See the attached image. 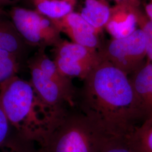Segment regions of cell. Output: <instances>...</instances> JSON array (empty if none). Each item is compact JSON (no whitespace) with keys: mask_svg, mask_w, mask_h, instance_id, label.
I'll list each match as a JSON object with an SVG mask.
<instances>
[{"mask_svg":"<svg viewBox=\"0 0 152 152\" xmlns=\"http://www.w3.org/2000/svg\"><path fill=\"white\" fill-rule=\"evenodd\" d=\"M75 103L110 138L127 137L141 123L129 76L101 57L77 90Z\"/></svg>","mask_w":152,"mask_h":152,"instance_id":"obj_1","label":"cell"},{"mask_svg":"<svg viewBox=\"0 0 152 152\" xmlns=\"http://www.w3.org/2000/svg\"><path fill=\"white\" fill-rule=\"evenodd\" d=\"M0 107L16 135L40 147L54 120L31 82L16 75L1 83Z\"/></svg>","mask_w":152,"mask_h":152,"instance_id":"obj_2","label":"cell"},{"mask_svg":"<svg viewBox=\"0 0 152 152\" xmlns=\"http://www.w3.org/2000/svg\"><path fill=\"white\" fill-rule=\"evenodd\" d=\"M110 139L74 105L55 119L39 147L44 152H100Z\"/></svg>","mask_w":152,"mask_h":152,"instance_id":"obj_3","label":"cell"},{"mask_svg":"<svg viewBox=\"0 0 152 152\" xmlns=\"http://www.w3.org/2000/svg\"><path fill=\"white\" fill-rule=\"evenodd\" d=\"M9 15L17 31L28 46L38 49L54 48L63 39L53 22L35 10L14 7Z\"/></svg>","mask_w":152,"mask_h":152,"instance_id":"obj_4","label":"cell"},{"mask_svg":"<svg viewBox=\"0 0 152 152\" xmlns=\"http://www.w3.org/2000/svg\"><path fill=\"white\" fill-rule=\"evenodd\" d=\"M98 53L102 59L129 76L147 60L145 33L139 28L126 38H112L102 44Z\"/></svg>","mask_w":152,"mask_h":152,"instance_id":"obj_5","label":"cell"},{"mask_svg":"<svg viewBox=\"0 0 152 152\" xmlns=\"http://www.w3.org/2000/svg\"><path fill=\"white\" fill-rule=\"evenodd\" d=\"M27 64L31 76L29 82L54 120L68 107L75 105L76 95L67 91L46 76L32 60L29 59Z\"/></svg>","mask_w":152,"mask_h":152,"instance_id":"obj_6","label":"cell"},{"mask_svg":"<svg viewBox=\"0 0 152 152\" xmlns=\"http://www.w3.org/2000/svg\"><path fill=\"white\" fill-rule=\"evenodd\" d=\"M52 21L60 33L66 34L72 42L98 51L100 48L102 43L99 37V33L80 13L73 11L61 19Z\"/></svg>","mask_w":152,"mask_h":152,"instance_id":"obj_7","label":"cell"},{"mask_svg":"<svg viewBox=\"0 0 152 152\" xmlns=\"http://www.w3.org/2000/svg\"><path fill=\"white\" fill-rule=\"evenodd\" d=\"M141 122L152 116V63H145L129 77Z\"/></svg>","mask_w":152,"mask_h":152,"instance_id":"obj_8","label":"cell"},{"mask_svg":"<svg viewBox=\"0 0 152 152\" xmlns=\"http://www.w3.org/2000/svg\"><path fill=\"white\" fill-rule=\"evenodd\" d=\"M139 1L125 0L111 8L110 16L105 28L114 39L124 38L130 36L137 25L134 6Z\"/></svg>","mask_w":152,"mask_h":152,"instance_id":"obj_9","label":"cell"},{"mask_svg":"<svg viewBox=\"0 0 152 152\" xmlns=\"http://www.w3.org/2000/svg\"><path fill=\"white\" fill-rule=\"evenodd\" d=\"M54 56H57L73 63H86L96 65L100 57L98 50L86 47L72 41L62 39L54 47Z\"/></svg>","mask_w":152,"mask_h":152,"instance_id":"obj_10","label":"cell"},{"mask_svg":"<svg viewBox=\"0 0 152 152\" xmlns=\"http://www.w3.org/2000/svg\"><path fill=\"white\" fill-rule=\"evenodd\" d=\"M27 46L12 21L0 16V49L16 55L20 60L26 54Z\"/></svg>","mask_w":152,"mask_h":152,"instance_id":"obj_11","label":"cell"},{"mask_svg":"<svg viewBox=\"0 0 152 152\" xmlns=\"http://www.w3.org/2000/svg\"><path fill=\"white\" fill-rule=\"evenodd\" d=\"M110 12L111 8L106 0H85L80 14L100 33L108 21Z\"/></svg>","mask_w":152,"mask_h":152,"instance_id":"obj_12","label":"cell"},{"mask_svg":"<svg viewBox=\"0 0 152 152\" xmlns=\"http://www.w3.org/2000/svg\"><path fill=\"white\" fill-rule=\"evenodd\" d=\"M45 49H38L37 53L30 59L46 76H49L67 91L76 95L75 87L72 80L63 76L58 70L54 61L51 59L45 51Z\"/></svg>","mask_w":152,"mask_h":152,"instance_id":"obj_13","label":"cell"},{"mask_svg":"<svg viewBox=\"0 0 152 152\" xmlns=\"http://www.w3.org/2000/svg\"><path fill=\"white\" fill-rule=\"evenodd\" d=\"M77 0H33L35 10L52 20H59L74 11Z\"/></svg>","mask_w":152,"mask_h":152,"instance_id":"obj_14","label":"cell"},{"mask_svg":"<svg viewBox=\"0 0 152 152\" xmlns=\"http://www.w3.org/2000/svg\"><path fill=\"white\" fill-rule=\"evenodd\" d=\"M128 140L136 152H152V116L137 126Z\"/></svg>","mask_w":152,"mask_h":152,"instance_id":"obj_15","label":"cell"},{"mask_svg":"<svg viewBox=\"0 0 152 152\" xmlns=\"http://www.w3.org/2000/svg\"><path fill=\"white\" fill-rule=\"evenodd\" d=\"M20 60L16 55L0 49V85L17 75Z\"/></svg>","mask_w":152,"mask_h":152,"instance_id":"obj_16","label":"cell"},{"mask_svg":"<svg viewBox=\"0 0 152 152\" xmlns=\"http://www.w3.org/2000/svg\"><path fill=\"white\" fill-rule=\"evenodd\" d=\"M36 145L37 144L16 136L4 147L2 152H44L40 147H37ZM1 149L0 152H1Z\"/></svg>","mask_w":152,"mask_h":152,"instance_id":"obj_17","label":"cell"},{"mask_svg":"<svg viewBox=\"0 0 152 152\" xmlns=\"http://www.w3.org/2000/svg\"><path fill=\"white\" fill-rule=\"evenodd\" d=\"M100 152H136L127 137L110 139Z\"/></svg>","mask_w":152,"mask_h":152,"instance_id":"obj_18","label":"cell"},{"mask_svg":"<svg viewBox=\"0 0 152 152\" xmlns=\"http://www.w3.org/2000/svg\"><path fill=\"white\" fill-rule=\"evenodd\" d=\"M12 130L9 120L0 107V149L6 146L16 135Z\"/></svg>","mask_w":152,"mask_h":152,"instance_id":"obj_19","label":"cell"},{"mask_svg":"<svg viewBox=\"0 0 152 152\" xmlns=\"http://www.w3.org/2000/svg\"><path fill=\"white\" fill-rule=\"evenodd\" d=\"M139 4H136L134 6V11L136 15L137 25L139 26L140 29L152 37V22L139 8Z\"/></svg>","mask_w":152,"mask_h":152,"instance_id":"obj_20","label":"cell"},{"mask_svg":"<svg viewBox=\"0 0 152 152\" xmlns=\"http://www.w3.org/2000/svg\"><path fill=\"white\" fill-rule=\"evenodd\" d=\"M145 33L146 36L147 60L152 63V37L148 33L146 32Z\"/></svg>","mask_w":152,"mask_h":152,"instance_id":"obj_21","label":"cell"},{"mask_svg":"<svg viewBox=\"0 0 152 152\" xmlns=\"http://www.w3.org/2000/svg\"><path fill=\"white\" fill-rule=\"evenodd\" d=\"M19 0H0V7L2 6L7 5L10 4L15 3Z\"/></svg>","mask_w":152,"mask_h":152,"instance_id":"obj_22","label":"cell"},{"mask_svg":"<svg viewBox=\"0 0 152 152\" xmlns=\"http://www.w3.org/2000/svg\"><path fill=\"white\" fill-rule=\"evenodd\" d=\"M115 1H117V3H119V2H122V1H125V0H115ZM135 1H139V0H135Z\"/></svg>","mask_w":152,"mask_h":152,"instance_id":"obj_23","label":"cell"},{"mask_svg":"<svg viewBox=\"0 0 152 152\" xmlns=\"http://www.w3.org/2000/svg\"><path fill=\"white\" fill-rule=\"evenodd\" d=\"M149 3H151V4H152V0H150V1H149Z\"/></svg>","mask_w":152,"mask_h":152,"instance_id":"obj_24","label":"cell"}]
</instances>
